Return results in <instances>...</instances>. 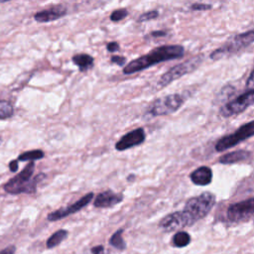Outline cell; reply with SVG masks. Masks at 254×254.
<instances>
[{"instance_id":"f546056e","label":"cell","mask_w":254,"mask_h":254,"mask_svg":"<svg viewBox=\"0 0 254 254\" xmlns=\"http://www.w3.org/2000/svg\"><path fill=\"white\" fill-rule=\"evenodd\" d=\"M90 251L92 254H102L104 251V247L102 245H97V246L92 247Z\"/></svg>"},{"instance_id":"4316f807","label":"cell","mask_w":254,"mask_h":254,"mask_svg":"<svg viewBox=\"0 0 254 254\" xmlns=\"http://www.w3.org/2000/svg\"><path fill=\"white\" fill-rule=\"evenodd\" d=\"M110 61H111V63H114V64H118L120 66H123V64L126 62V59L124 57H122V56H112Z\"/></svg>"},{"instance_id":"30bf717a","label":"cell","mask_w":254,"mask_h":254,"mask_svg":"<svg viewBox=\"0 0 254 254\" xmlns=\"http://www.w3.org/2000/svg\"><path fill=\"white\" fill-rule=\"evenodd\" d=\"M92 198H93V192H88V193L84 194L83 196H81L78 200H76L72 204L68 205L67 207L60 208L55 211H52L51 213L48 214L47 218L49 221H57L62 218H64V217L82 209L84 206H86L91 201Z\"/></svg>"},{"instance_id":"8992f818","label":"cell","mask_w":254,"mask_h":254,"mask_svg":"<svg viewBox=\"0 0 254 254\" xmlns=\"http://www.w3.org/2000/svg\"><path fill=\"white\" fill-rule=\"evenodd\" d=\"M202 60H203V56L198 55V56H195L186 62H183V63L171 67L164 74H162V76L160 77V79L158 81V85L166 86V85L170 84L171 82H173L174 80L184 76L185 74L192 72L194 69H196L200 65Z\"/></svg>"},{"instance_id":"7a4b0ae2","label":"cell","mask_w":254,"mask_h":254,"mask_svg":"<svg viewBox=\"0 0 254 254\" xmlns=\"http://www.w3.org/2000/svg\"><path fill=\"white\" fill-rule=\"evenodd\" d=\"M35 170V163L31 161L18 175L10 179L4 186L3 189L10 194L20 193H33L36 191L39 181L45 178V174H39L33 177Z\"/></svg>"},{"instance_id":"cb8c5ba5","label":"cell","mask_w":254,"mask_h":254,"mask_svg":"<svg viewBox=\"0 0 254 254\" xmlns=\"http://www.w3.org/2000/svg\"><path fill=\"white\" fill-rule=\"evenodd\" d=\"M157 17H159V12L157 10H152L149 12H145L143 14H141L138 18V22H146V21H150L153 19H156Z\"/></svg>"},{"instance_id":"9a60e30c","label":"cell","mask_w":254,"mask_h":254,"mask_svg":"<svg viewBox=\"0 0 254 254\" xmlns=\"http://www.w3.org/2000/svg\"><path fill=\"white\" fill-rule=\"evenodd\" d=\"M190 181L197 186H207L212 181V171L206 166H201L191 172Z\"/></svg>"},{"instance_id":"4dcf8cb0","label":"cell","mask_w":254,"mask_h":254,"mask_svg":"<svg viewBox=\"0 0 254 254\" xmlns=\"http://www.w3.org/2000/svg\"><path fill=\"white\" fill-rule=\"evenodd\" d=\"M9 169H10V171H11L12 173L17 172V170H18V161H17V160L11 161V162L9 163Z\"/></svg>"},{"instance_id":"484cf974","label":"cell","mask_w":254,"mask_h":254,"mask_svg":"<svg viewBox=\"0 0 254 254\" xmlns=\"http://www.w3.org/2000/svg\"><path fill=\"white\" fill-rule=\"evenodd\" d=\"M246 88L248 90H254V65H253V68L246 80Z\"/></svg>"},{"instance_id":"5b68a950","label":"cell","mask_w":254,"mask_h":254,"mask_svg":"<svg viewBox=\"0 0 254 254\" xmlns=\"http://www.w3.org/2000/svg\"><path fill=\"white\" fill-rule=\"evenodd\" d=\"M185 103V97L180 93L167 94L154 100L149 108L148 114L152 116H165L178 111Z\"/></svg>"},{"instance_id":"5bb4252c","label":"cell","mask_w":254,"mask_h":254,"mask_svg":"<svg viewBox=\"0 0 254 254\" xmlns=\"http://www.w3.org/2000/svg\"><path fill=\"white\" fill-rule=\"evenodd\" d=\"M65 12H66L65 7L62 5H58L50 9L43 10L36 13L34 18L37 22L46 23V22H51V21H55L62 18L64 15H65Z\"/></svg>"},{"instance_id":"f1b7e54d","label":"cell","mask_w":254,"mask_h":254,"mask_svg":"<svg viewBox=\"0 0 254 254\" xmlns=\"http://www.w3.org/2000/svg\"><path fill=\"white\" fill-rule=\"evenodd\" d=\"M15 252H16V247L14 245H9L4 249H2L0 251V254H15Z\"/></svg>"},{"instance_id":"277c9868","label":"cell","mask_w":254,"mask_h":254,"mask_svg":"<svg viewBox=\"0 0 254 254\" xmlns=\"http://www.w3.org/2000/svg\"><path fill=\"white\" fill-rule=\"evenodd\" d=\"M252 43H254V29L238 34L232 37L231 39H229L224 45L214 50L210 54V59L216 61L223 57H228L229 55L235 54L245 49L246 47L250 46Z\"/></svg>"},{"instance_id":"d4e9b609","label":"cell","mask_w":254,"mask_h":254,"mask_svg":"<svg viewBox=\"0 0 254 254\" xmlns=\"http://www.w3.org/2000/svg\"><path fill=\"white\" fill-rule=\"evenodd\" d=\"M212 6L210 4H205V3H193L190 6V9L194 11H206V10H210Z\"/></svg>"},{"instance_id":"836d02e7","label":"cell","mask_w":254,"mask_h":254,"mask_svg":"<svg viewBox=\"0 0 254 254\" xmlns=\"http://www.w3.org/2000/svg\"><path fill=\"white\" fill-rule=\"evenodd\" d=\"M0 143H1V139H0Z\"/></svg>"},{"instance_id":"3957f363","label":"cell","mask_w":254,"mask_h":254,"mask_svg":"<svg viewBox=\"0 0 254 254\" xmlns=\"http://www.w3.org/2000/svg\"><path fill=\"white\" fill-rule=\"evenodd\" d=\"M215 203V196L211 192H203L190 198L182 210L189 226L205 217Z\"/></svg>"},{"instance_id":"1f68e13d","label":"cell","mask_w":254,"mask_h":254,"mask_svg":"<svg viewBox=\"0 0 254 254\" xmlns=\"http://www.w3.org/2000/svg\"><path fill=\"white\" fill-rule=\"evenodd\" d=\"M166 35V32L164 31H155L151 33L152 37H164Z\"/></svg>"},{"instance_id":"7c38bea8","label":"cell","mask_w":254,"mask_h":254,"mask_svg":"<svg viewBox=\"0 0 254 254\" xmlns=\"http://www.w3.org/2000/svg\"><path fill=\"white\" fill-rule=\"evenodd\" d=\"M159 226L161 228H163L164 230L167 231H172V230H176L179 228H183V227H187V221L182 213V211H175L173 213L168 214L167 216H165L159 223Z\"/></svg>"},{"instance_id":"603a6c76","label":"cell","mask_w":254,"mask_h":254,"mask_svg":"<svg viewBox=\"0 0 254 254\" xmlns=\"http://www.w3.org/2000/svg\"><path fill=\"white\" fill-rule=\"evenodd\" d=\"M128 15V11L126 9H117V10H114L111 15H110V20L113 21V22H118V21H121L123 20L124 18H126Z\"/></svg>"},{"instance_id":"e0dca14e","label":"cell","mask_w":254,"mask_h":254,"mask_svg":"<svg viewBox=\"0 0 254 254\" xmlns=\"http://www.w3.org/2000/svg\"><path fill=\"white\" fill-rule=\"evenodd\" d=\"M68 235V231L65 229H59L55 233H53L47 240L46 246L48 249L55 248L59 244H61Z\"/></svg>"},{"instance_id":"4fadbf2b","label":"cell","mask_w":254,"mask_h":254,"mask_svg":"<svg viewBox=\"0 0 254 254\" xmlns=\"http://www.w3.org/2000/svg\"><path fill=\"white\" fill-rule=\"evenodd\" d=\"M122 200H123L122 193H117L108 190L96 195L93 201V205L95 207H111L120 203Z\"/></svg>"},{"instance_id":"7402d4cb","label":"cell","mask_w":254,"mask_h":254,"mask_svg":"<svg viewBox=\"0 0 254 254\" xmlns=\"http://www.w3.org/2000/svg\"><path fill=\"white\" fill-rule=\"evenodd\" d=\"M14 113L13 106L10 102L1 100L0 101V119H6L8 117H11Z\"/></svg>"},{"instance_id":"ba28073f","label":"cell","mask_w":254,"mask_h":254,"mask_svg":"<svg viewBox=\"0 0 254 254\" xmlns=\"http://www.w3.org/2000/svg\"><path fill=\"white\" fill-rule=\"evenodd\" d=\"M252 105H254V90H248L225 103L220 109V114L223 117H231L245 111Z\"/></svg>"},{"instance_id":"d6a6232c","label":"cell","mask_w":254,"mask_h":254,"mask_svg":"<svg viewBox=\"0 0 254 254\" xmlns=\"http://www.w3.org/2000/svg\"><path fill=\"white\" fill-rule=\"evenodd\" d=\"M7 1H10V0H0V2H7Z\"/></svg>"},{"instance_id":"9c48e42d","label":"cell","mask_w":254,"mask_h":254,"mask_svg":"<svg viewBox=\"0 0 254 254\" xmlns=\"http://www.w3.org/2000/svg\"><path fill=\"white\" fill-rule=\"evenodd\" d=\"M254 215V197L236 203H232L227 208V218L231 222L248 220Z\"/></svg>"},{"instance_id":"44dd1931","label":"cell","mask_w":254,"mask_h":254,"mask_svg":"<svg viewBox=\"0 0 254 254\" xmlns=\"http://www.w3.org/2000/svg\"><path fill=\"white\" fill-rule=\"evenodd\" d=\"M44 156L45 154L42 150H32L19 155L18 161H36L42 159Z\"/></svg>"},{"instance_id":"2e32d148","label":"cell","mask_w":254,"mask_h":254,"mask_svg":"<svg viewBox=\"0 0 254 254\" xmlns=\"http://www.w3.org/2000/svg\"><path fill=\"white\" fill-rule=\"evenodd\" d=\"M251 158V153L247 150H236L233 152L226 153L219 158V163L223 165L236 164L239 162L247 161Z\"/></svg>"},{"instance_id":"d6986e66","label":"cell","mask_w":254,"mask_h":254,"mask_svg":"<svg viewBox=\"0 0 254 254\" xmlns=\"http://www.w3.org/2000/svg\"><path fill=\"white\" fill-rule=\"evenodd\" d=\"M190 242V236L186 231H179L173 237V243L176 247H185Z\"/></svg>"},{"instance_id":"ac0fdd59","label":"cell","mask_w":254,"mask_h":254,"mask_svg":"<svg viewBox=\"0 0 254 254\" xmlns=\"http://www.w3.org/2000/svg\"><path fill=\"white\" fill-rule=\"evenodd\" d=\"M72 62L81 71L90 68L93 65V58L87 54H78L72 58Z\"/></svg>"},{"instance_id":"83f0119b","label":"cell","mask_w":254,"mask_h":254,"mask_svg":"<svg viewBox=\"0 0 254 254\" xmlns=\"http://www.w3.org/2000/svg\"><path fill=\"white\" fill-rule=\"evenodd\" d=\"M106 49H107V51H108V52H110V53H114V52L119 51L120 47H119L118 43H116V42H110V43H108V44H107Z\"/></svg>"},{"instance_id":"ffe728a7","label":"cell","mask_w":254,"mask_h":254,"mask_svg":"<svg viewBox=\"0 0 254 254\" xmlns=\"http://www.w3.org/2000/svg\"><path fill=\"white\" fill-rule=\"evenodd\" d=\"M122 233L123 229H118L115 233L112 234V236L109 239V243L118 250H123L126 248V243L122 238Z\"/></svg>"},{"instance_id":"8fae6325","label":"cell","mask_w":254,"mask_h":254,"mask_svg":"<svg viewBox=\"0 0 254 254\" xmlns=\"http://www.w3.org/2000/svg\"><path fill=\"white\" fill-rule=\"evenodd\" d=\"M145 139L146 133L143 128L139 127L123 135L115 144V149L117 151H125L127 149L141 145Z\"/></svg>"},{"instance_id":"52a82bcc","label":"cell","mask_w":254,"mask_h":254,"mask_svg":"<svg viewBox=\"0 0 254 254\" xmlns=\"http://www.w3.org/2000/svg\"><path fill=\"white\" fill-rule=\"evenodd\" d=\"M252 136H254V120L240 126L235 132L221 137L215 144V150L217 152L225 151Z\"/></svg>"},{"instance_id":"6da1fadb","label":"cell","mask_w":254,"mask_h":254,"mask_svg":"<svg viewBox=\"0 0 254 254\" xmlns=\"http://www.w3.org/2000/svg\"><path fill=\"white\" fill-rule=\"evenodd\" d=\"M184 55L185 48L181 45L160 46L151 50L148 54L143 55L128 63L123 68V72L125 74H132L163 62L181 59L184 57Z\"/></svg>"}]
</instances>
